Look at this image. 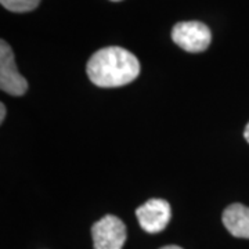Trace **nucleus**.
<instances>
[{
    "label": "nucleus",
    "mask_w": 249,
    "mask_h": 249,
    "mask_svg": "<svg viewBox=\"0 0 249 249\" xmlns=\"http://www.w3.org/2000/svg\"><path fill=\"white\" fill-rule=\"evenodd\" d=\"M223 224L232 237L249 238V208L242 204L229 205L222 216Z\"/></svg>",
    "instance_id": "423d86ee"
},
{
    "label": "nucleus",
    "mask_w": 249,
    "mask_h": 249,
    "mask_svg": "<svg viewBox=\"0 0 249 249\" xmlns=\"http://www.w3.org/2000/svg\"><path fill=\"white\" fill-rule=\"evenodd\" d=\"M172 39L188 53H201L211 45L212 34L211 29L199 21H184L173 27Z\"/></svg>",
    "instance_id": "f03ea898"
},
{
    "label": "nucleus",
    "mask_w": 249,
    "mask_h": 249,
    "mask_svg": "<svg viewBox=\"0 0 249 249\" xmlns=\"http://www.w3.org/2000/svg\"><path fill=\"white\" fill-rule=\"evenodd\" d=\"M4 118H6V106L1 103L0 104V122H4Z\"/></svg>",
    "instance_id": "6e6552de"
},
{
    "label": "nucleus",
    "mask_w": 249,
    "mask_h": 249,
    "mask_svg": "<svg viewBox=\"0 0 249 249\" xmlns=\"http://www.w3.org/2000/svg\"><path fill=\"white\" fill-rule=\"evenodd\" d=\"M86 72L91 83L98 88H121L140 75V62L126 49L111 46L90 57Z\"/></svg>",
    "instance_id": "f257e3e1"
},
{
    "label": "nucleus",
    "mask_w": 249,
    "mask_h": 249,
    "mask_svg": "<svg viewBox=\"0 0 249 249\" xmlns=\"http://www.w3.org/2000/svg\"><path fill=\"white\" fill-rule=\"evenodd\" d=\"M136 216L144 231L157 234L165 230V227L169 224L172 219V209L168 201L152 198L137 208Z\"/></svg>",
    "instance_id": "39448f33"
},
{
    "label": "nucleus",
    "mask_w": 249,
    "mask_h": 249,
    "mask_svg": "<svg viewBox=\"0 0 249 249\" xmlns=\"http://www.w3.org/2000/svg\"><path fill=\"white\" fill-rule=\"evenodd\" d=\"M112 1H121V0H112Z\"/></svg>",
    "instance_id": "9b49d317"
},
{
    "label": "nucleus",
    "mask_w": 249,
    "mask_h": 249,
    "mask_svg": "<svg viewBox=\"0 0 249 249\" xmlns=\"http://www.w3.org/2000/svg\"><path fill=\"white\" fill-rule=\"evenodd\" d=\"M244 137H245V140L249 142V122L247 124V127H245V130H244Z\"/></svg>",
    "instance_id": "1a4fd4ad"
},
{
    "label": "nucleus",
    "mask_w": 249,
    "mask_h": 249,
    "mask_svg": "<svg viewBox=\"0 0 249 249\" xmlns=\"http://www.w3.org/2000/svg\"><path fill=\"white\" fill-rule=\"evenodd\" d=\"M0 89L10 96H22L28 90L27 79L18 72L14 53L4 40L0 42Z\"/></svg>",
    "instance_id": "20e7f679"
},
{
    "label": "nucleus",
    "mask_w": 249,
    "mask_h": 249,
    "mask_svg": "<svg viewBox=\"0 0 249 249\" xmlns=\"http://www.w3.org/2000/svg\"><path fill=\"white\" fill-rule=\"evenodd\" d=\"M160 249H183L180 248V247H178V245H166V247H163V248Z\"/></svg>",
    "instance_id": "9d476101"
},
{
    "label": "nucleus",
    "mask_w": 249,
    "mask_h": 249,
    "mask_svg": "<svg viewBox=\"0 0 249 249\" xmlns=\"http://www.w3.org/2000/svg\"><path fill=\"white\" fill-rule=\"evenodd\" d=\"M94 249H122L126 241L124 223L114 214H106L91 227Z\"/></svg>",
    "instance_id": "7ed1b4c3"
},
{
    "label": "nucleus",
    "mask_w": 249,
    "mask_h": 249,
    "mask_svg": "<svg viewBox=\"0 0 249 249\" xmlns=\"http://www.w3.org/2000/svg\"><path fill=\"white\" fill-rule=\"evenodd\" d=\"M0 3L4 9L13 13H28L35 10L40 0H0Z\"/></svg>",
    "instance_id": "0eeeda50"
}]
</instances>
